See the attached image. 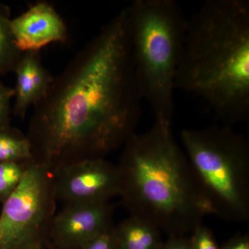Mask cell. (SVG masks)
I'll list each match as a JSON object with an SVG mask.
<instances>
[{
    "label": "cell",
    "mask_w": 249,
    "mask_h": 249,
    "mask_svg": "<svg viewBox=\"0 0 249 249\" xmlns=\"http://www.w3.org/2000/svg\"><path fill=\"white\" fill-rule=\"evenodd\" d=\"M142 102L125 7L54 77L34 107L26 134L33 161L53 172L106 158L136 133Z\"/></svg>",
    "instance_id": "cell-1"
},
{
    "label": "cell",
    "mask_w": 249,
    "mask_h": 249,
    "mask_svg": "<svg viewBox=\"0 0 249 249\" xmlns=\"http://www.w3.org/2000/svg\"><path fill=\"white\" fill-rule=\"evenodd\" d=\"M175 88L200 97L219 124L248 120V0H208L188 19Z\"/></svg>",
    "instance_id": "cell-2"
},
{
    "label": "cell",
    "mask_w": 249,
    "mask_h": 249,
    "mask_svg": "<svg viewBox=\"0 0 249 249\" xmlns=\"http://www.w3.org/2000/svg\"><path fill=\"white\" fill-rule=\"evenodd\" d=\"M117 165L119 196L131 216L152 223L170 235L192 233L212 214L172 124L155 121L124 144Z\"/></svg>",
    "instance_id": "cell-3"
},
{
    "label": "cell",
    "mask_w": 249,
    "mask_h": 249,
    "mask_svg": "<svg viewBox=\"0 0 249 249\" xmlns=\"http://www.w3.org/2000/svg\"><path fill=\"white\" fill-rule=\"evenodd\" d=\"M131 55L142 101L172 124L175 78L188 19L175 0H135L126 7Z\"/></svg>",
    "instance_id": "cell-4"
},
{
    "label": "cell",
    "mask_w": 249,
    "mask_h": 249,
    "mask_svg": "<svg viewBox=\"0 0 249 249\" xmlns=\"http://www.w3.org/2000/svg\"><path fill=\"white\" fill-rule=\"evenodd\" d=\"M181 142L211 210L224 220L249 219V145L232 127L183 129Z\"/></svg>",
    "instance_id": "cell-5"
},
{
    "label": "cell",
    "mask_w": 249,
    "mask_h": 249,
    "mask_svg": "<svg viewBox=\"0 0 249 249\" xmlns=\"http://www.w3.org/2000/svg\"><path fill=\"white\" fill-rule=\"evenodd\" d=\"M52 173L27 163L21 182L3 203L0 214V249H38L48 241L56 214Z\"/></svg>",
    "instance_id": "cell-6"
},
{
    "label": "cell",
    "mask_w": 249,
    "mask_h": 249,
    "mask_svg": "<svg viewBox=\"0 0 249 249\" xmlns=\"http://www.w3.org/2000/svg\"><path fill=\"white\" fill-rule=\"evenodd\" d=\"M51 173L55 199L64 205L104 204L120 193L119 168L106 158L81 160Z\"/></svg>",
    "instance_id": "cell-7"
},
{
    "label": "cell",
    "mask_w": 249,
    "mask_h": 249,
    "mask_svg": "<svg viewBox=\"0 0 249 249\" xmlns=\"http://www.w3.org/2000/svg\"><path fill=\"white\" fill-rule=\"evenodd\" d=\"M114 206L98 204H68L54 216L48 241L57 249H80L85 244L114 227Z\"/></svg>",
    "instance_id": "cell-8"
},
{
    "label": "cell",
    "mask_w": 249,
    "mask_h": 249,
    "mask_svg": "<svg viewBox=\"0 0 249 249\" xmlns=\"http://www.w3.org/2000/svg\"><path fill=\"white\" fill-rule=\"evenodd\" d=\"M11 30L15 45L19 52H40L55 42L68 37L66 24L52 4L38 1L23 14L11 18Z\"/></svg>",
    "instance_id": "cell-9"
},
{
    "label": "cell",
    "mask_w": 249,
    "mask_h": 249,
    "mask_svg": "<svg viewBox=\"0 0 249 249\" xmlns=\"http://www.w3.org/2000/svg\"><path fill=\"white\" fill-rule=\"evenodd\" d=\"M16 77L13 113L24 119L50 89L54 77L42 64L40 52L23 53L14 71Z\"/></svg>",
    "instance_id": "cell-10"
},
{
    "label": "cell",
    "mask_w": 249,
    "mask_h": 249,
    "mask_svg": "<svg viewBox=\"0 0 249 249\" xmlns=\"http://www.w3.org/2000/svg\"><path fill=\"white\" fill-rule=\"evenodd\" d=\"M117 249H162L160 231L152 223L130 216L114 227Z\"/></svg>",
    "instance_id": "cell-11"
},
{
    "label": "cell",
    "mask_w": 249,
    "mask_h": 249,
    "mask_svg": "<svg viewBox=\"0 0 249 249\" xmlns=\"http://www.w3.org/2000/svg\"><path fill=\"white\" fill-rule=\"evenodd\" d=\"M32 160L31 143L27 134L11 125L0 128V163H28Z\"/></svg>",
    "instance_id": "cell-12"
},
{
    "label": "cell",
    "mask_w": 249,
    "mask_h": 249,
    "mask_svg": "<svg viewBox=\"0 0 249 249\" xmlns=\"http://www.w3.org/2000/svg\"><path fill=\"white\" fill-rule=\"evenodd\" d=\"M11 20V9L0 2V76L14 72L23 53L15 45Z\"/></svg>",
    "instance_id": "cell-13"
},
{
    "label": "cell",
    "mask_w": 249,
    "mask_h": 249,
    "mask_svg": "<svg viewBox=\"0 0 249 249\" xmlns=\"http://www.w3.org/2000/svg\"><path fill=\"white\" fill-rule=\"evenodd\" d=\"M28 163H0V203L3 204L17 188L22 181Z\"/></svg>",
    "instance_id": "cell-14"
},
{
    "label": "cell",
    "mask_w": 249,
    "mask_h": 249,
    "mask_svg": "<svg viewBox=\"0 0 249 249\" xmlns=\"http://www.w3.org/2000/svg\"><path fill=\"white\" fill-rule=\"evenodd\" d=\"M190 242L191 249H220L212 231L203 224L193 231Z\"/></svg>",
    "instance_id": "cell-15"
},
{
    "label": "cell",
    "mask_w": 249,
    "mask_h": 249,
    "mask_svg": "<svg viewBox=\"0 0 249 249\" xmlns=\"http://www.w3.org/2000/svg\"><path fill=\"white\" fill-rule=\"evenodd\" d=\"M14 96V89L0 80V128L11 125V100Z\"/></svg>",
    "instance_id": "cell-16"
},
{
    "label": "cell",
    "mask_w": 249,
    "mask_h": 249,
    "mask_svg": "<svg viewBox=\"0 0 249 249\" xmlns=\"http://www.w3.org/2000/svg\"><path fill=\"white\" fill-rule=\"evenodd\" d=\"M114 227L96 236L80 249H117Z\"/></svg>",
    "instance_id": "cell-17"
},
{
    "label": "cell",
    "mask_w": 249,
    "mask_h": 249,
    "mask_svg": "<svg viewBox=\"0 0 249 249\" xmlns=\"http://www.w3.org/2000/svg\"><path fill=\"white\" fill-rule=\"evenodd\" d=\"M162 249H191L190 237L186 235H170L169 239L163 243Z\"/></svg>",
    "instance_id": "cell-18"
},
{
    "label": "cell",
    "mask_w": 249,
    "mask_h": 249,
    "mask_svg": "<svg viewBox=\"0 0 249 249\" xmlns=\"http://www.w3.org/2000/svg\"><path fill=\"white\" fill-rule=\"evenodd\" d=\"M220 249H249V235L239 234L234 236Z\"/></svg>",
    "instance_id": "cell-19"
},
{
    "label": "cell",
    "mask_w": 249,
    "mask_h": 249,
    "mask_svg": "<svg viewBox=\"0 0 249 249\" xmlns=\"http://www.w3.org/2000/svg\"><path fill=\"white\" fill-rule=\"evenodd\" d=\"M44 247H41V248H40V249H44Z\"/></svg>",
    "instance_id": "cell-20"
}]
</instances>
